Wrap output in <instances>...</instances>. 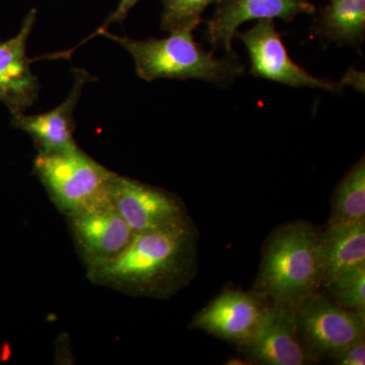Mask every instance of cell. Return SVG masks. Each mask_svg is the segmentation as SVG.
Returning <instances> with one entry per match:
<instances>
[{"instance_id": "1", "label": "cell", "mask_w": 365, "mask_h": 365, "mask_svg": "<svg viewBox=\"0 0 365 365\" xmlns=\"http://www.w3.org/2000/svg\"><path fill=\"white\" fill-rule=\"evenodd\" d=\"M199 268V232L191 217L136 232L116 257L88 269L95 284L131 297L165 299L179 294Z\"/></svg>"}, {"instance_id": "2", "label": "cell", "mask_w": 365, "mask_h": 365, "mask_svg": "<svg viewBox=\"0 0 365 365\" xmlns=\"http://www.w3.org/2000/svg\"><path fill=\"white\" fill-rule=\"evenodd\" d=\"M318 228L304 220L283 223L271 232L251 292L267 302L294 309L321 288Z\"/></svg>"}, {"instance_id": "3", "label": "cell", "mask_w": 365, "mask_h": 365, "mask_svg": "<svg viewBox=\"0 0 365 365\" xmlns=\"http://www.w3.org/2000/svg\"><path fill=\"white\" fill-rule=\"evenodd\" d=\"M98 36L109 38L130 53L137 76L146 81L158 78L200 79L220 86L232 85L242 76L245 66L235 54L217 58L194 38L193 30L176 31L163 39L135 40L103 31Z\"/></svg>"}, {"instance_id": "4", "label": "cell", "mask_w": 365, "mask_h": 365, "mask_svg": "<svg viewBox=\"0 0 365 365\" xmlns=\"http://www.w3.org/2000/svg\"><path fill=\"white\" fill-rule=\"evenodd\" d=\"M34 170L53 203L66 215L107 195L115 175L78 146L58 153H38Z\"/></svg>"}, {"instance_id": "5", "label": "cell", "mask_w": 365, "mask_h": 365, "mask_svg": "<svg viewBox=\"0 0 365 365\" xmlns=\"http://www.w3.org/2000/svg\"><path fill=\"white\" fill-rule=\"evenodd\" d=\"M297 339L307 360L335 359L365 337V314L341 307L318 292L294 307Z\"/></svg>"}, {"instance_id": "6", "label": "cell", "mask_w": 365, "mask_h": 365, "mask_svg": "<svg viewBox=\"0 0 365 365\" xmlns=\"http://www.w3.org/2000/svg\"><path fill=\"white\" fill-rule=\"evenodd\" d=\"M66 217L86 270L116 257L134 235L109 193Z\"/></svg>"}, {"instance_id": "7", "label": "cell", "mask_w": 365, "mask_h": 365, "mask_svg": "<svg viewBox=\"0 0 365 365\" xmlns=\"http://www.w3.org/2000/svg\"><path fill=\"white\" fill-rule=\"evenodd\" d=\"M248 49L251 73L256 78L269 79L292 88H314L339 93L344 83L312 76L295 63L288 55L281 34L276 30L274 20H260L246 31L235 34Z\"/></svg>"}, {"instance_id": "8", "label": "cell", "mask_w": 365, "mask_h": 365, "mask_svg": "<svg viewBox=\"0 0 365 365\" xmlns=\"http://www.w3.org/2000/svg\"><path fill=\"white\" fill-rule=\"evenodd\" d=\"M109 194L133 234L167 227L190 216L179 197L116 173Z\"/></svg>"}, {"instance_id": "9", "label": "cell", "mask_w": 365, "mask_h": 365, "mask_svg": "<svg viewBox=\"0 0 365 365\" xmlns=\"http://www.w3.org/2000/svg\"><path fill=\"white\" fill-rule=\"evenodd\" d=\"M237 346L253 364L302 365L307 361L297 339L294 309L282 304H268L253 333Z\"/></svg>"}, {"instance_id": "10", "label": "cell", "mask_w": 365, "mask_h": 365, "mask_svg": "<svg viewBox=\"0 0 365 365\" xmlns=\"http://www.w3.org/2000/svg\"><path fill=\"white\" fill-rule=\"evenodd\" d=\"M314 13L316 7L309 0H222L212 16L205 21L204 38L213 49L222 47L227 55H232L237 28L246 21L274 19L292 21L299 14Z\"/></svg>"}, {"instance_id": "11", "label": "cell", "mask_w": 365, "mask_h": 365, "mask_svg": "<svg viewBox=\"0 0 365 365\" xmlns=\"http://www.w3.org/2000/svg\"><path fill=\"white\" fill-rule=\"evenodd\" d=\"M267 304L253 292L225 289L194 316L190 329L240 345L253 333Z\"/></svg>"}, {"instance_id": "12", "label": "cell", "mask_w": 365, "mask_h": 365, "mask_svg": "<svg viewBox=\"0 0 365 365\" xmlns=\"http://www.w3.org/2000/svg\"><path fill=\"white\" fill-rule=\"evenodd\" d=\"M74 83L68 97L51 111L37 115L13 114V125L32 137L38 153H51L76 148L74 111L86 83L93 81L86 69L74 68Z\"/></svg>"}, {"instance_id": "13", "label": "cell", "mask_w": 365, "mask_h": 365, "mask_svg": "<svg viewBox=\"0 0 365 365\" xmlns=\"http://www.w3.org/2000/svg\"><path fill=\"white\" fill-rule=\"evenodd\" d=\"M36 16L37 11L32 9L26 14L20 32L11 39L0 41V101L13 114L24 113L39 96V81L31 69L33 60L26 55Z\"/></svg>"}, {"instance_id": "14", "label": "cell", "mask_w": 365, "mask_h": 365, "mask_svg": "<svg viewBox=\"0 0 365 365\" xmlns=\"http://www.w3.org/2000/svg\"><path fill=\"white\" fill-rule=\"evenodd\" d=\"M318 260L321 287L365 265V222L328 223L319 232Z\"/></svg>"}, {"instance_id": "15", "label": "cell", "mask_w": 365, "mask_h": 365, "mask_svg": "<svg viewBox=\"0 0 365 365\" xmlns=\"http://www.w3.org/2000/svg\"><path fill=\"white\" fill-rule=\"evenodd\" d=\"M327 43L360 48L365 37V0H330L312 28Z\"/></svg>"}, {"instance_id": "16", "label": "cell", "mask_w": 365, "mask_h": 365, "mask_svg": "<svg viewBox=\"0 0 365 365\" xmlns=\"http://www.w3.org/2000/svg\"><path fill=\"white\" fill-rule=\"evenodd\" d=\"M365 222V160L348 170L336 187L328 223Z\"/></svg>"}, {"instance_id": "17", "label": "cell", "mask_w": 365, "mask_h": 365, "mask_svg": "<svg viewBox=\"0 0 365 365\" xmlns=\"http://www.w3.org/2000/svg\"><path fill=\"white\" fill-rule=\"evenodd\" d=\"M222 0H162L160 28L165 32L195 30L202 23V14L210 4Z\"/></svg>"}, {"instance_id": "18", "label": "cell", "mask_w": 365, "mask_h": 365, "mask_svg": "<svg viewBox=\"0 0 365 365\" xmlns=\"http://www.w3.org/2000/svg\"><path fill=\"white\" fill-rule=\"evenodd\" d=\"M325 288L341 307L365 314V265L340 274Z\"/></svg>"}, {"instance_id": "19", "label": "cell", "mask_w": 365, "mask_h": 365, "mask_svg": "<svg viewBox=\"0 0 365 365\" xmlns=\"http://www.w3.org/2000/svg\"><path fill=\"white\" fill-rule=\"evenodd\" d=\"M333 360L339 365H364L365 337L348 346Z\"/></svg>"}, {"instance_id": "20", "label": "cell", "mask_w": 365, "mask_h": 365, "mask_svg": "<svg viewBox=\"0 0 365 365\" xmlns=\"http://www.w3.org/2000/svg\"><path fill=\"white\" fill-rule=\"evenodd\" d=\"M139 0H120L116 11H115L114 13L107 19V21H106L105 23L93 34V36H90L85 42L91 40V38L95 37V36H98V34L103 32V31L108 30V26L111 25V24L121 23V21H123L125 19H126L127 14H129V11L135 6V4Z\"/></svg>"}]
</instances>
